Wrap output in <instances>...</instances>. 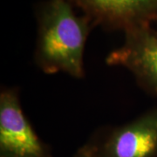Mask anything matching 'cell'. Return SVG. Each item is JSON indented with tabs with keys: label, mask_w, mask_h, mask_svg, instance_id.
Wrapping results in <instances>:
<instances>
[{
	"label": "cell",
	"mask_w": 157,
	"mask_h": 157,
	"mask_svg": "<svg viewBox=\"0 0 157 157\" xmlns=\"http://www.w3.org/2000/svg\"><path fill=\"white\" fill-rule=\"evenodd\" d=\"M0 157H52L26 117L16 88L0 92Z\"/></svg>",
	"instance_id": "3"
},
{
	"label": "cell",
	"mask_w": 157,
	"mask_h": 157,
	"mask_svg": "<svg viewBox=\"0 0 157 157\" xmlns=\"http://www.w3.org/2000/svg\"><path fill=\"white\" fill-rule=\"evenodd\" d=\"M111 67L128 70L140 86L157 96V33L150 26L124 33V42L106 58Z\"/></svg>",
	"instance_id": "4"
},
{
	"label": "cell",
	"mask_w": 157,
	"mask_h": 157,
	"mask_svg": "<svg viewBox=\"0 0 157 157\" xmlns=\"http://www.w3.org/2000/svg\"><path fill=\"white\" fill-rule=\"evenodd\" d=\"M94 157H157V107L86 143Z\"/></svg>",
	"instance_id": "2"
},
{
	"label": "cell",
	"mask_w": 157,
	"mask_h": 157,
	"mask_svg": "<svg viewBox=\"0 0 157 157\" xmlns=\"http://www.w3.org/2000/svg\"><path fill=\"white\" fill-rule=\"evenodd\" d=\"M94 27L124 33L157 21V0H70Z\"/></svg>",
	"instance_id": "5"
},
{
	"label": "cell",
	"mask_w": 157,
	"mask_h": 157,
	"mask_svg": "<svg viewBox=\"0 0 157 157\" xmlns=\"http://www.w3.org/2000/svg\"><path fill=\"white\" fill-rule=\"evenodd\" d=\"M156 33H157V32H156Z\"/></svg>",
	"instance_id": "7"
},
{
	"label": "cell",
	"mask_w": 157,
	"mask_h": 157,
	"mask_svg": "<svg viewBox=\"0 0 157 157\" xmlns=\"http://www.w3.org/2000/svg\"><path fill=\"white\" fill-rule=\"evenodd\" d=\"M37 39L34 60L46 74L85 76L84 53L90 32L89 18L78 15L70 0H43L35 8Z\"/></svg>",
	"instance_id": "1"
},
{
	"label": "cell",
	"mask_w": 157,
	"mask_h": 157,
	"mask_svg": "<svg viewBox=\"0 0 157 157\" xmlns=\"http://www.w3.org/2000/svg\"><path fill=\"white\" fill-rule=\"evenodd\" d=\"M72 157H94V155H92L89 148L85 144L82 147H80Z\"/></svg>",
	"instance_id": "6"
}]
</instances>
